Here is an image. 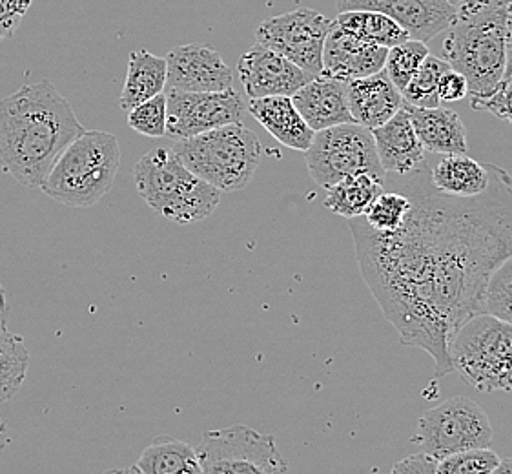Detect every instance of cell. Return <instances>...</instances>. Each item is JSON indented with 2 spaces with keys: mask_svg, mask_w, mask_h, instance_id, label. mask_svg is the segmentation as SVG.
Instances as JSON below:
<instances>
[{
  "mask_svg": "<svg viewBox=\"0 0 512 474\" xmlns=\"http://www.w3.org/2000/svg\"><path fill=\"white\" fill-rule=\"evenodd\" d=\"M387 48L359 41L334 22L323 48V72L332 79L349 83L352 79L381 72L387 61Z\"/></svg>",
  "mask_w": 512,
  "mask_h": 474,
  "instance_id": "2e32d148",
  "label": "cell"
},
{
  "mask_svg": "<svg viewBox=\"0 0 512 474\" xmlns=\"http://www.w3.org/2000/svg\"><path fill=\"white\" fill-rule=\"evenodd\" d=\"M183 165L219 192L243 190L256 174L261 143L245 124H226L172 146Z\"/></svg>",
  "mask_w": 512,
  "mask_h": 474,
  "instance_id": "8992f818",
  "label": "cell"
},
{
  "mask_svg": "<svg viewBox=\"0 0 512 474\" xmlns=\"http://www.w3.org/2000/svg\"><path fill=\"white\" fill-rule=\"evenodd\" d=\"M166 108V135L175 141L241 123L245 114V103L234 88L225 92H181L168 88Z\"/></svg>",
  "mask_w": 512,
  "mask_h": 474,
  "instance_id": "7c38bea8",
  "label": "cell"
},
{
  "mask_svg": "<svg viewBox=\"0 0 512 474\" xmlns=\"http://www.w3.org/2000/svg\"><path fill=\"white\" fill-rule=\"evenodd\" d=\"M195 451L203 474H288L276 438L241 423L203 434Z\"/></svg>",
  "mask_w": 512,
  "mask_h": 474,
  "instance_id": "ba28073f",
  "label": "cell"
},
{
  "mask_svg": "<svg viewBox=\"0 0 512 474\" xmlns=\"http://www.w3.org/2000/svg\"><path fill=\"white\" fill-rule=\"evenodd\" d=\"M305 155L308 174L327 190L341 179L361 172L379 179L387 177L379 165L372 130L361 124H338L316 132Z\"/></svg>",
  "mask_w": 512,
  "mask_h": 474,
  "instance_id": "9c48e42d",
  "label": "cell"
},
{
  "mask_svg": "<svg viewBox=\"0 0 512 474\" xmlns=\"http://www.w3.org/2000/svg\"><path fill=\"white\" fill-rule=\"evenodd\" d=\"M343 11H379L398 22L412 41H432L451 26L456 8L447 0H336Z\"/></svg>",
  "mask_w": 512,
  "mask_h": 474,
  "instance_id": "9a60e30c",
  "label": "cell"
},
{
  "mask_svg": "<svg viewBox=\"0 0 512 474\" xmlns=\"http://www.w3.org/2000/svg\"><path fill=\"white\" fill-rule=\"evenodd\" d=\"M383 190L385 179H379L369 172L354 174L328 188L325 207L345 219L361 217Z\"/></svg>",
  "mask_w": 512,
  "mask_h": 474,
  "instance_id": "cb8c5ba5",
  "label": "cell"
},
{
  "mask_svg": "<svg viewBox=\"0 0 512 474\" xmlns=\"http://www.w3.org/2000/svg\"><path fill=\"white\" fill-rule=\"evenodd\" d=\"M410 197L398 188L383 190L363 214V221L378 234H390L403 225L409 214Z\"/></svg>",
  "mask_w": 512,
  "mask_h": 474,
  "instance_id": "f1b7e54d",
  "label": "cell"
},
{
  "mask_svg": "<svg viewBox=\"0 0 512 474\" xmlns=\"http://www.w3.org/2000/svg\"><path fill=\"white\" fill-rule=\"evenodd\" d=\"M500 456L489 449H471L436 460V474H491Z\"/></svg>",
  "mask_w": 512,
  "mask_h": 474,
  "instance_id": "1f68e13d",
  "label": "cell"
},
{
  "mask_svg": "<svg viewBox=\"0 0 512 474\" xmlns=\"http://www.w3.org/2000/svg\"><path fill=\"white\" fill-rule=\"evenodd\" d=\"M168 77L166 59L148 50H135L128 57V72L121 92V108L124 112L164 92Z\"/></svg>",
  "mask_w": 512,
  "mask_h": 474,
  "instance_id": "7402d4cb",
  "label": "cell"
},
{
  "mask_svg": "<svg viewBox=\"0 0 512 474\" xmlns=\"http://www.w3.org/2000/svg\"><path fill=\"white\" fill-rule=\"evenodd\" d=\"M347 84L327 75H318L290 99L305 123L314 132H321L338 124L354 123L347 99Z\"/></svg>",
  "mask_w": 512,
  "mask_h": 474,
  "instance_id": "e0dca14e",
  "label": "cell"
},
{
  "mask_svg": "<svg viewBox=\"0 0 512 474\" xmlns=\"http://www.w3.org/2000/svg\"><path fill=\"white\" fill-rule=\"evenodd\" d=\"M438 93H440L441 103H458L469 95V84L460 72L449 68L441 75Z\"/></svg>",
  "mask_w": 512,
  "mask_h": 474,
  "instance_id": "d590c367",
  "label": "cell"
},
{
  "mask_svg": "<svg viewBox=\"0 0 512 474\" xmlns=\"http://www.w3.org/2000/svg\"><path fill=\"white\" fill-rule=\"evenodd\" d=\"M334 22L339 28L349 31L350 35L358 37L359 41L369 42L387 50L410 39L409 33L403 30L398 22L392 21L379 11H343Z\"/></svg>",
  "mask_w": 512,
  "mask_h": 474,
  "instance_id": "484cf974",
  "label": "cell"
},
{
  "mask_svg": "<svg viewBox=\"0 0 512 474\" xmlns=\"http://www.w3.org/2000/svg\"><path fill=\"white\" fill-rule=\"evenodd\" d=\"M128 126L137 134L146 137H164L166 135V121H168V108H166V95L159 93L152 99L128 110L126 115Z\"/></svg>",
  "mask_w": 512,
  "mask_h": 474,
  "instance_id": "d6a6232c",
  "label": "cell"
},
{
  "mask_svg": "<svg viewBox=\"0 0 512 474\" xmlns=\"http://www.w3.org/2000/svg\"><path fill=\"white\" fill-rule=\"evenodd\" d=\"M489 166V186L472 197L447 196L423 163L385 185L410 197L403 225L378 234L349 219L359 268L403 345L429 352L436 376L452 369L449 343L463 323L483 314L492 272L512 256V176Z\"/></svg>",
  "mask_w": 512,
  "mask_h": 474,
  "instance_id": "6da1fadb",
  "label": "cell"
},
{
  "mask_svg": "<svg viewBox=\"0 0 512 474\" xmlns=\"http://www.w3.org/2000/svg\"><path fill=\"white\" fill-rule=\"evenodd\" d=\"M8 316H10V307H8V298H6V290L0 283V329H6L8 325Z\"/></svg>",
  "mask_w": 512,
  "mask_h": 474,
  "instance_id": "74e56055",
  "label": "cell"
},
{
  "mask_svg": "<svg viewBox=\"0 0 512 474\" xmlns=\"http://www.w3.org/2000/svg\"><path fill=\"white\" fill-rule=\"evenodd\" d=\"M483 312L512 323V256L503 259L487 283Z\"/></svg>",
  "mask_w": 512,
  "mask_h": 474,
  "instance_id": "4dcf8cb0",
  "label": "cell"
},
{
  "mask_svg": "<svg viewBox=\"0 0 512 474\" xmlns=\"http://www.w3.org/2000/svg\"><path fill=\"white\" fill-rule=\"evenodd\" d=\"M82 132L72 104L50 81L24 84L0 101V168L21 185L41 186Z\"/></svg>",
  "mask_w": 512,
  "mask_h": 474,
  "instance_id": "7a4b0ae2",
  "label": "cell"
},
{
  "mask_svg": "<svg viewBox=\"0 0 512 474\" xmlns=\"http://www.w3.org/2000/svg\"><path fill=\"white\" fill-rule=\"evenodd\" d=\"M119 166L117 137L101 130H84L62 152L39 188L66 207L90 208L110 192Z\"/></svg>",
  "mask_w": 512,
  "mask_h": 474,
  "instance_id": "5b68a950",
  "label": "cell"
},
{
  "mask_svg": "<svg viewBox=\"0 0 512 474\" xmlns=\"http://www.w3.org/2000/svg\"><path fill=\"white\" fill-rule=\"evenodd\" d=\"M431 181L438 192L447 196H478L489 186V166L467 154L445 155L432 168Z\"/></svg>",
  "mask_w": 512,
  "mask_h": 474,
  "instance_id": "603a6c76",
  "label": "cell"
},
{
  "mask_svg": "<svg viewBox=\"0 0 512 474\" xmlns=\"http://www.w3.org/2000/svg\"><path fill=\"white\" fill-rule=\"evenodd\" d=\"M33 0H0V42L8 41L19 28Z\"/></svg>",
  "mask_w": 512,
  "mask_h": 474,
  "instance_id": "e575fe53",
  "label": "cell"
},
{
  "mask_svg": "<svg viewBox=\"0 0 512 474\" xmlns=\"http://www.w3.org/2000/svg\"><path fill=\"white\" fill-rule=\"evenodd\" d=\"M30 352L19 334L0 329V403L11 400L26 380Z\"/></svg>",
  "mask_w": 512,
  "mask_h": 474,
  "instance_id": "4316f807",
  "label": "cell"
},
{
  "mask_svg": "<svg viewBox=\"0 0 512 474\" xmlns=\"http://www.w3.org/2000/svg\"><path fill=\"white\" fill-rule=\"evenodd\" d=\"M452 369L482 392L512 391V323L478 314L449 343Z\"/></svg>",
  "mask_w": 512,
  "mask_h": 474,
  "instance_id": "52a82bcc",
  "label": "cell"
},
{
  "mask_svg": "<svg viewBox=\"0 0 512 474\" xmlns=\"http://www.w3.org/2000/svg\"><path fill=\"white\" fill-rule=\"evenodd\" d=\"M449 68L451 66L443 59L429 55L421 64L420 70L414 73L407 88L401 92L403 101L418 108H438L441 104L438 84H440L441 75Z\"/></svg>",
  "mask_w": 512,
  "mask_h": 474,
  "instance_id": "83f0119b",
  "label": "cell"
},
{
  "mask_svg": "<svg viewBox=\"0 0 512 474\" xmlns=\"http://www.w3.org/2000/svg\"><path fill=\"white\" fill-rule=\"evenodd\" d=\"M491 474H512V458L500 460V464L496 465Z\"/></svg>",
  "mask_w": 512,
  "mask_h": 474,
  "instance_id": "ab89813d",
  "label": "cell"
},
{
  "mask_svg": "<svg viewBox=\"0 0 512 474\" xmlns=\"http://www.w3.org/2000/svg\"><path fill=\"white\" fill-rule=\"evenodd\" d=\"M166 59V88L181 92H225L232 88L234 73L223 57L205 44H181Z\"/></svg>",
  "mask_w": 512,
  "mask_h": 474,
  "instance_id": "5bb4252c",
  "label": "cell"
},
{
  "mask_svg": "<svg viewBox=\"0 0 512 474\" xmlns=\"http://www.w3.org/2000/svg\"><path fill=\"white\" fill-rule=\"evenodd\" d=\"M431 55L425 42L412 41L409 39L403 44L390 48L385 61V73L389 75L392 84L403 92L414 77V73L420 70L421 64Z\"/></svg>",
  "mask_w": 512,
  "mask_h": 474,
  "instance_id": "f546056e",
  "label": "cell"
},
{
  "mask_svg": "<svg viewBox=\"0 0 512 474\" xmlns=\"http://www.w3.org/2000/svg\"><path fill=\"white\" fill-rule=\"evenodd\" d=\"M379 165L387 176H407L425 163V150L412 128L405 106L400 112L372 130Z\"/></svg>",
  "mask_w": 512,
  "mask_h": 474,
  "instance_id": "ac0fdd59",
  "label": "cell"
},
{
  "mask_svg": "<svg viewBox=\"0 0 512 474\" xmlns=\"http://www.w3.org/2000/svg\"><path fill=\"white\" fill-rule=\"evenodd\" d=\"M423 150L432 154H467V130L460 115L447 108H418L403 103Z\"/></svg>",
  "mask_w": 512,
  "mask_h": 474,
  "instance_id": "ffe728a7",
  "label": "cell"
},
{
  "mask_svg": "<svg viewBox=\"0 0 512 474\" xmlns=\"http://www.w3.org/2000/svg\"><path fill=\"white\" fill-rule=\"evenodd\" d=\"M509 77H512V15L511 26H509V46H507V68H505L503 79H509Z\"/></svg>",
  "mask_w": 512,
  "mask_h": 474,
  "instance_id": "f35d334b",
  "label": "cell"
},
{
  "mask_svg": "<svg viewBox=\"0 0 512 474\" xmlns=\"http://www.w3.org/2000/svg\"><path fill=\"white\" fill-rule=\"evenodd\" d=\"M451 6H454V8H458L460 6L461 2H465V0H447Z\"/></svg>",
  "mask_w": 512,
  "mask_h": 474,
  "instance_id": "b9f144b4",
  "label": "cell"
},
{
  "mask_svg": "<svg viewBox=\"0 0 512 474\" xmlns=\"http://www.w3.org/2000/svg\"><path fill=\"white\" fill-rule=\"evenodd\" d=\"M390 474H436V460L429 454H412L394 464Z\"/></svg>",
  "mask_w": 512,
  "mask_h": 474,
  "instance_id": "8d00e7d4",
  "label": "cell"
},
{
  "mask_svg": "<svg viewBox=\"0 0 512 474\" xmlns=\"http://www.w3.org/2000/svg\"><path fill=\"white\" fill-rule=\"evenodd\" d=\"M103 474H143L137 467H123V469H110Z\"/></svg>",
  "mask_w": 512,
  "mask_h": 474,
  "instance_id": "60d3db41",
  "label": "cell"
},
{
  "mask_svg": "<svg viewBox=\"0 0 512 474\" xmlns=\"http://www.w3.org/2000/svg\"><path fill=\"white\" fill-rule=\"evenodd\" d=\"M347 99L352 121L369 130L387 123L405 103L400 90L392 84L385 70L349 81Z\"/></svg>",
  "mask_w": 512,
  "mask_h": 474,
  "instance_id": "d6986e66",
  "label": "cell"
},
{
  "mask_svg": "<svg viewBox=\"0 0 512 474\" xmlns=\"http://www.w3.org/2000/svg\"><path fill=\"white\" fill-rule=\"evenodd\" d=\"M237 73L250 99L292 97L314 79L294 62L257 42L239 57Z\"/></svg>",
  "mask_w": 512,
  "mask_h": 474,
  "instance_id": "4fadbf2b",
  "label": "cell"
},
{
  "mask_svg": "<svg viewBox=\"0 0 512 474\" xmlns=\"http://www.w3.org/2000/svg\"><path fill=\"white\" fill-rule=\"evenodd\" d=\"M472 110H485L496 115L498 119L512 124V77L503 79L498 88L489 97L471 101Z\"/></svg>",
  "mask_w": 512,
  "mask_h": 474,
  "instance_id": "836d02e7",
  "label": "cell"
},
{
  "mask_svg": "<svg viewBox=\"0 0 512 474\" xmlns=\"http://www.w3.org/2000/svg\"><path fill=\"white\" fill-rule=\"evenodd\" d=\"M139 196L159 216L194 225L216 212L221 192L188 170L172 148H154L134 166Z\"/></svg>",
  "mask_w": 512,
  "mask_h": 474,
  "instance_id": "277c9868",
  "label": "cell"
},
{
  "mask_svg": "<svg viewBox=\"0 0 512 474\" xmlns=\"http://www.w3.org/2000/svg\"><path fill=\"white\" fill-rule=\"evenodd\" d=\"M332 26L334 21L319 11L299 8L261 22L256 28V42L318 77L323 72V48Z\"/></svg>",
  "mask_w": 512,
  "mask_h": 474,
  "instance_id": "8fae6325",
  "label": "cell"
},
{
  "mask_svg": "<svg viewBox=\"0 0 512 474\" xmlns=\"http://www.w3.org/2000/svg\"><path fill=\"white\" fill-rule=\"evenodd\" d=\"M248 112L279 143L297 152H307L314 130L299 115L290 97L250 99Z\"/></svg>",
  "mask_w": 512,
  "mask_h": 474,
  "instance_id": "44dd1931",
  "label": "cell"
},
{
  "mask_svg": "<svg viewBox=\"0 0 512 474\" xmlns=\"http://www.w3.org/2000/svg\"><path fill=\"white\" fill-rule=\"evenodd\" d=\"M135 467L143 474H203L195 447L170 436L148 445Z\"/></svg>",
  "mask_w": 512,
  "mask_h": 474,
  "instance_id": "d4e9b609",
  "label": "cell"
},
{
  "mask_svg": "<svg viewBox=\"0 0 512 474\" xmlns=\"http://www.w3.org/2000/svg\"><path fill=\"white\" fill-rule=\"evenodd\" d=\"M421 453L440 460L449 454L489 449L492 425L487 413L467 396H456L421 416L414 434Z\"/></svg>",
  "mask_w": 512,
  "mask_h": 474,
  "instance_id": "30bf717a",
  "label": "cell"
},
{
  "mask_svg": "<svg viewBox=\"0 0 512 474\" xmlns=\"http://www.w3.org/2000/svg\"><path fill=\"white\" fill-rule=\"evenodd\" d=\"M512 0H465L456 8L443 41V61L469 84L471 101L489 97L502 83Z\"/></svg>",
  "mask_w": 512,
  "mask_h": 474,
  "instance_id": "3957f363",
  "label": "cell"
}]
</instances>
